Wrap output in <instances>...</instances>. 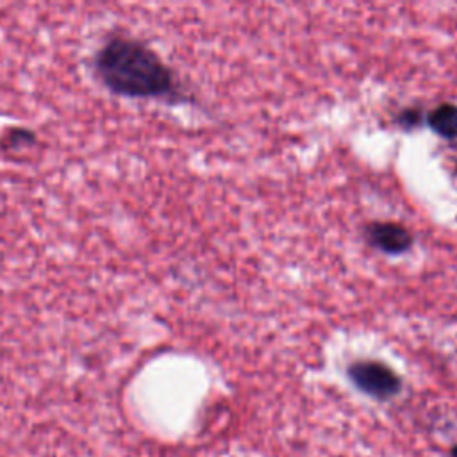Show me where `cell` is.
<instances>
[{
  "label": "cell",
  "mask_w": 457,
  "mask_h": 457,
  "mask_svg": "<svg viewBox=\"0 0 457 457\" xmlns=\"http://www.w3.org/2000/svg\"><path fill=\"white\" fill-rule=\"evenodd\" d=\"M400 121H402V125H405V127H411V125H416L418 121H420V112L418 111H403L402 114H400Z\"/></svg>",
  "instance_id": "5"
},
{
  "label": "cell",
  "mask_w": 457,
  "mask_h": 457,
  "mask_svg": "<svg viewBox=\"0 0 457 457\" xmlns=\"http://www.w3.org/2000/svg\"><path fill=\"white\" fill-rule=\"evenodd\" d=\"M100 82L116 95L130 98L173 96L177 82L171 70L145 43L114 36L93 59Z\"/></svg>",
  "instance_id": "1"
},
{
  "label": "cell",
  "mask_w": 457,
  "mask_h": 457,
  "mask_svg": "<svg viewBox=\"0 0 457 457\" xmlns=\"http://www.w3.org/2000/svg\"><path fill=\"white\" fill-rule=\"evenodd\" d=\"M346 371L353 386L371 398L389 400L402 391V378L380 361H355Z\"/></svg>",
  "instance_id": "2"
},
{
  "label": "cell",
  "mask_w": 457,
  "mask_h": 457,
  "mask_svg": "<svg viewBox=\"0 0 457 457\" xmlns=\"http://www.w3.org/2000/svg\"><path fill=\"white\" fill-rule=\"evenodd\" d=\"M452 457H457V445L452 448Z\"/></svg>",
  "instance_id": "6"
},
{
  "label": "cell",
  "mask_w": 457,
  "mask_h": 457,
  "mask_svg": "<svg viewBox=\"0 0 457 457\" xmlns=\"http://www.w3.org/2000/svg\"><path fill=\"white\" fill-rule=\"evenodd\" d=\"M364 234L371 246L389 255L405 253L414 243L411 230L395 221H373L366 225Z\"/></svg>",
  "instance_id": "3"
},
{
  "label": "cell",
  "mask_w": 457,
  "mask_h": 457,
  "mask_svg": "<svg viewBox=\"0 0 457 457\" xmlns=\"http://www.w3.org/2000/svg\"><path fill=\"white\" fill-rule=\"evenodd\" d=\"M428 127L445 139H457V105L439 104L427 114Z\"/></svg>",
  "instance_id": "4"
}]
</instances>
